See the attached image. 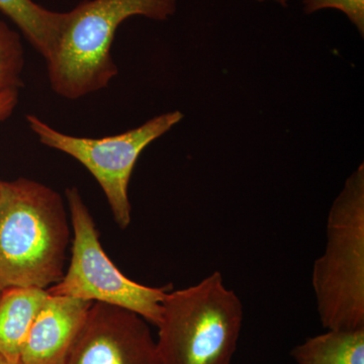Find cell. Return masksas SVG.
I'll list each match as a JSON object with an SVG mask.
<instances>
[{
    "mask_svg": "<svg viewBox=\"0 0 364 364\" xmlns=\"http://www.w3.org/2000/svg\"><path fill=\"white\" fill-rule=\"evenodd\" d=\"M312 286L325 329H364L363 163L330 208L325 250L314 263Z\"/></svg>",
    "mask_w": 364,
    "mask_h": 364,
    "instance_id": "3",
    "label": "cell"
},
{
    "mask_svg": "<svg viewBox=\"0 0 364 364\" xmlns=\"http://www.w3.org/2000/svg\"><path fill=\"white\" fill-rule=\"evenodd\" d=\"M0 182H1V181H0Z\"/></svg>",
    "mask_w": 364,
    "mask_h": 364,
    "instance_id": "18",
    "label": "cell"
},
{
    "mask_svg": "<svg viewBox=\"0 0 364 364\" xmlns=\"http://www.w3.org/2000/svg\"><path fill=\"white\" fill-rule=\"evenodd\" d=\"M0 11L20 28L31 45L49 59L58 44L67 13H55L33 0H0Z\"/></svg>",
    "mask_w": 364,
    "mask_h": 364,
    "instance_id": "10",
    "label": "cell"
},
{
    "mask_svg": "<svg viewBox=\"0 0 364 364\" xmlns=\"http://www.w3.org/2000/svg\"><path fill=\"white\" fill-rule=\"evenodd\" d=\"M70 227L63 198L32 179L0 182V291L48 289L65 274Z\"/></svg>",
    "mask_w": 364,
    "mask_h": 364,
    "instance_id": "1",
    "label": "cell"
},
{
    "mask_svg": "<svg viewBox=\"0 0 364 364\" xmlns=\"http://www.w3.org/2000/svg\"><path fill=\"white\" fill-rule=\"evenodd\" d=\"M242 322L241 299L220 272L167 293L157 326L162 364H231Z\"/></svg>",
    "mask_w": 364,
    "mask_h": 364,
    "instance_id": "4",
    "label": "cell"
},
{
    "mask_svg": "<svg viewBox=\"0 0 364 364\" xmlns=\"http://www.w3.org/2000/svg\"><path fill=\"white\" fill-rule=\"evenodd\" d=\"M306 14L326 9H338L346 14L349 21L358 28L361 37L364 36V0H304Z\"/></svg>",
    "mask_w": 364,
    "mask_h": 364,
    "instance_id": "13",
    "label": "cell"
},
{
    "mask_svg": "<svg viewBox=\"0 0 364 364\" xmlns=\"http://www.w3.org/2000/svg\"><path fill=\"white\" fill-rule=\"evenodd\" d=\"M296 364H364V329L327 330L296 345Z\"/></svg>",
    "mask_w": 364,
    "mask_h": 364,
    "instance_id": "11",
    "label": "cell"
},
{
    "mask_svg": "<svg viewBox=\"0 0 364 364\" xmlns=\"http://www.w3.org/2000/svg\"><path fill=\"white\" fill-rule=\"evenodd\" d=\"M66 198L74 233L70 264L48 293L126 309L157 327L168 289L143 286L119 272L102 249L95 220L78 189H66Z\"/></svg>",
    "mask_w": 364,
    "mask_h": 364,
    "instance_id": "5",
    "label": "cell"
},
{
    "mask_svg": "<svg viewBox=\"0 0 364 364\" xmlns=\"http://www.w3.org/2000/svg\"><path fill=\"white\" fill-rule=\"evenodd\" d=\"M23 67V52L21 41L0 51V91L21 87Z\"/></svg>",
    "mask_w": 364,
    "mask_h": 364,
    "instance_id": "12",
    "label": "cell"
},
{
    "mask_svg": "<svg viewBox=\"0 0 364 364\" xmlns=\"http://www.w3.org/2000/svg\"><path fill=\"white\" fill-rule=\"evenodd\" d=\"M47 289L11 287L0 291V353L21 361V351L36 316L47 299Z\"/></svg>",
    "mask_w": 364,
    "mask_h": 364,
    "instance_id": "9",
    "label": "cell"
},
{
    "mask_svg": "<svg viewBox=\"0 0 364 364\" xmlns=\"http://www.w3.org/2000/svg\"><path fill=\"white\" fill-rule=\"evenodd\" d=\"M0 364H23L21 363V361H14L11 360V359H9L6 358V356L2 355L1 353H0Z\"/></svg>",
    "mask_w": 364,
    "mask_h": 364,
    "instance_id": "16",
    "label": "cell"
},
{
    "mask_svg": "<svg viewBox=\"0 0 364 364\" xmlns=\"http://www.w3.org/2000/svg\"><path fill=\"white\" fill-rule=\"evenodd\" d=\"M61 364H162L148 322L136 313L93 303Z\"/></svg>",
    "mask_w": 364,
    "mask_h": 364,
    "instance_id": "7",
    "label": "cell"
},
{
    "mask_svg": "<svg viewBox=\"0 0 364 364\" xmlns=\"http://www.w3.org/2000/svg\"><path fill=\"white\" fill-rule=\"evenodd\" d=\"M18 102V90L0 91V122L11 116Z\"/></svg>",
    "mask_w": 364,
    "mask_h": 364,
    "instance_id": "14",
    "label": "cell"
},
{
    "mask_svg": "<svg viewBox=\"0 0 364 364\" xmlns=\"http://www.w3.org/2000/svg\"><path fill=\"white\" fill-rule=\"evenodd\" d=\"M18 33L9 30L4 23H0V51L20 42Z\"/></svg>",
    "mask_w": 364,
    "mask_h": 364,
    "instance_id": "15",
    "label": "cell"
},
{
    "mask_svg": "<svg viewBox=\"0 0 364 364\" xmlns=\"http://www.w3.org/2000/svg\"><path fill=\"white\" fill-rule=\"evenodd\" d=\"M176 0H85L67 13L65 25L48 65L52 90L78 100L107 87L117 75L111 48L127 18L142 16L167 21Z\"/></svg>",
    "mask_w": 364,
    "mask_h": 364,
    "instance_id": "2",
    "label": "cell"
},
{
    "mask_svg": "<svg viewBox=\"0 0 364 364\" xmlns=\"http://www.w3.org/2000/svg\"><path fill=\"white\" fill-rule=\"evenodd\" d=\"M92 304L85 299L49 294L26 335L21 363L61 364Z\"/></svg>",
    "mask_w": 364,
    "mask_h": 364,
    "instance_id": "8",
    "label": "cell"
},
{
    "mask_svg": "<svg viewBox=\"0 0 364 364\" xmlns=\"http://www.w3.org/2000/svg\"><path fill=\"white\" fill-rule=\"evenodd\" d=\"M256 1L264 2L267 1V0H256ZM272 1L277 2V4H279L282 7H287V6H289V0H272Z\"/></svg>",
    "mask_w": 364,
    "mask_h": 364,
    "instance_id": "17",
    "label": "cell"
},
{
    "mask_svg": "<svg viewBox=\"0 0 364 364\" xmlns=\"http://www.w3.org/2000/svg\"><path fill=\"white\" fill-rule=\"evenodd\" d=\"M182 119L181 112H167L119 135L92 139L66 135L33 114L26 116L31 130L43 145L77 160L97 179L121 229H127L132 220L128 188L136 160L148 145Z\"/></svg>",
    "mask_w": 364,
    "mask_h": 364,
    "instance_id": "6",
    "label": "cell"
}]
</instances>
